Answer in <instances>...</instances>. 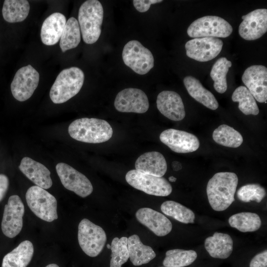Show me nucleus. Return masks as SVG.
<instances>
[{
    "label": "nucleus",
    "mask_w": 267,
    "mask_h": 267,
    "mask_svg": "<svg viewBox=\"0 0 267 267\" xmlns=\"http://www.w3.org/2000/svg\"><path fill=\"white\" fill-rule=\"evenodd\" d=\"M237 175L232 172H219L209 180L206 192L210 205L216 211L228 208L234 201L238 184Z\"/></svg>",
    "instance_id": "1"
},
{
    "label": "nucleus",
    "mask_w": 267,
    "mask_h": 267,
    "mask_svg": "<svg viewBox=\"0 0 267 267\" xmlns=\"http://www.w3.org/2000/svg\"><path fill=\"white\" fill-rule=\"evenodd\" d=\"M68 133L74 139L86 143H99L110 139L113 129L107 121L94 118H82L69 126Z\"/></svg>",
    "instance_id": "2"
},
{
    "label": "nucleus",
    "mask_w": 267,
    "mask_h": 267,
    "mask_svg": "<svg viewBox=\"0 0 267 267\" xmlns=\"http://www.w3.org/2000/svg\"><path fill=\"white\" fill-rule=\"evenodd\" d=\"M103 8L97 0H88L80 6L78 23L84 42L87 44L95 43L101 33Z\"/></svg>",
    "instance_id": "3"
},
{
    "label": "nucleus",
    "mask_w": 267,
    "mask_h": 267,
    "mask_svg": "<svg viewBox=\"0 0 267 267\" xmlns=\"http://www.w3.org/2000/svg\"><path fill=\"white\" fill-rule=\"evenodd\" d=\"M84 79V73L78 67H71L63 70L50 89L49 96L51 101L55 104L66 102L78 93Z\"/></svg>",
    "instance_id": "4"
},
{
    "label": "nucleus",
    "mask_w": 267,
    "mask_h": 267,
    "mask_svg": "<svg viewBox=\"0 0 267 267\" xmlns=\"http://www.w3.org/2000/svg\"><path fill=\"white\" fill-rule=\"evenodd\" d=\"M25 197L29 208L40 219L47 222L58 219L57 200L45 189L32 186L27 190Z\"/></svg>",
    "instance_id": "5"
},
{
    "label": "nucleus",
    "mask_w": 267,
    "mask_h": 267,
    "mask_svg": "<svg viewBox=\"0 0 267 267\" xmlns=\"http://www.w3.org/2000/svg\"><path fill=\"white\" fill-rule=\"evenodd\" d=\"M79 245L88 256L95 257L102 251L107 237L105 231L87 219H83L78 225Z\"/></svg>",
    "instance_id": "6"
},
{
    "label": "nucleus",
    "mask_w": 267,
    "mask_h": 267,
    "mask_svg": "<svg viewBox=\"0 0 267 267\" xmlns=\"http://www.w3.org/2000/svg\"><path fill=\"white\" fill-rule=\"evenodd\" d=\"M231 25L217 16H205L194 21L188 27L187 33L191 38H226L232 32Z\"/></svg>",
    "instance_id": "7"
},
{
    "label": "nucleus",
    "mask_w": 267,
    "mask_h": 267,
    "mask_svg": "<svg viewBox=\"0 0 267 267\" xmlns=\"http://www.w3.org/2000/svg\"><path fill=\"white\" fill-rule=\"evenodd\" d=\"M125 179L132 187L149 195L167 196L172 191L171 184L164 178L145 174L136 170L129 171L126 175Z\"/></svg>",
    "instance_id": "8"
},
{
    "label": "nucleus",
    "mask_w": 267,
    "mask_h": 267,
    "mask_svg": "<svg viewBox=\"0 0 267 267\" xmlns=\"http://www.w3.org/2000/svg\"><path fill=\"white\" fill-rule=\"evenodd\" d=\"M122 59L126 65L139 75L146 74L154 67L152 53L138 41L132 40L125 44Z\"/></svg>",
    "instance_id": "9"
},
{
    "label": "nucleus",
    "mask_w": 267,
    "mask_h": 267,
    "mask_svg": "<svg viewBox=\"0 0 267 267\" xmlns=\"http://www.w3.org/2000/svg\"><path fill=\"white\" fill-rule=\"evenodd\" d=\"M38 72L31 65L20 68L10 85L12 94L19 101L28 100L33 95L39 82Z\"/></svg>",
    "instance_id": "10"
},
{
    "label": "nucleus",
    "mask_w": 267,
    "mask_h": 267,
    "mask_svg": "<svg viewBox=\"0 0 267 267\" xmlns=\"http://www.w3.org/2000/svg\"><path fill=\"white\" fill-rule=\"evenodd\" d=\"M56 171L60 181L67 189L81 197L89 195L93 191L90 180L82 173L64 163H59Z\"/></svg>",
    "instance_id": "11"
},
{
    "label": "nucleus",
    "mask_w": 267,
    "mask_h": 267,
    "mask_svg": "<svg viewBox=\"0 0 267 267\" xmlns=\"http://www.w3.org/2000/svg\"><path fill=\"white\" fill-rule=\"evenodd\" d=\"M25 208L20 197L11 195L4 206L1 227L6 237L13 238L21 231L23 227V217Z\"/></svg>",
    "instance_id": "12"
},
{
    "label": "nucleus",
    "mask_w": 267,
    "mask_h": 267,
    "mask_svg": "<svg viewBox=\"0 0 267 267\" xmlns=\"http://www.w3.org/2000/svg\"><path fill=\"white\" fill-rule=\"evenodd\" d=\"M222 41L215 37L194 38L185 44L186 55L200 62L212 60L220 53Z\"/></svg>",
    "instance_id": "13"
},
{
    "label": "nucleus",
    "mask_w": 267,
    "mask_h": 267,
    "mask_svg": "<svg viewBox=\"0 0 267 267\" xmlns=\"http://www.w3.org/2000/svg\"><path fill=\"white\" fill-rule=\"evenodd\" d=\"M115 109L121 112L145 113L149 107L148 97L142 90L127 88L117 94L114 101Z\"/></svg>",
    "instance_id": "14"
},
{
    "label": "nucleus",
    "mask_w": 267,
    "mask_h": 267,
    "mask_svg": "<svg viewBox=\"0 0 267 267\" xmlns=\"http://www.w3.org/2000/svg\"><path fill=\"white\" fill-rule=\"evenodd\" d=\"M159 138L160 141L172 151L178 153L194 152L200 145L199 139L195 135L174 129L164 131Z\"/></svg>",
    "instance_id": "15"
},
{
    "label": "nucleus",
    "mask_w": 267,
    "mask_h": 267,
    "mask_svg": "<svg viewBox=\"0 0 267 267\" xmlns=\"http://www.w3.org/2000/svg\"><path fill=\"white\" fill-rule=\"evenodd\" d=\"M242 80L255 100L263 103L267 100V68L263 65H252L244 71Z\"/></svg>",
    "instance_id": "16"
},
{
    "label": "nucleus",
    "mask_w": 267,
    "mask_h": 267,
    "mask_svg": "<svg viewBox=\"0 0 267 267\" xmlns=\"http://www.w3.org/2000/svg\"><path fill=\"white\" fill-rule=\"evenodd\" d=\"M238 32L241 38L247 41L261 38L267 31V9H255L242 16Z\"/></svg>",
    "instance_id": "17"
},
{
    "label": "nucleus",
    "mask_w": 267,
    "mask_h": 267,
    "mask_svg": "<svg viewBox=\"0 0 267 267\" xmlns=\"http://www.w3.org/2000/svg\"><path fill=\"white\" fill-rule=\"evenodd\" d=\"M156 104L160 112L170 120L179 121L185 116L182 99L176 92L171 90L161 91L157 96Z\"/></svg>",
    "instance_id": "18"
},
{
    "label": "nucleus",
    "mask_w": 267,
    "mask_h": 267,
    "mask_svg": "<svg viewBox=\"0 0 267 267\" xmlns=\"http://www.w3.org/2000/svg\"><path fill=\"white\" fill-rule=\"evenodd\" d=\"M135 217L137 221L146 226L155 235L164 236L172 229L171 221L164 215L149 208L138 209Z\"/></svg>",
    "instance_id": "19"
},
{
    "label": "nucleus",
    "mask_w": 267,
    "mask_h": 267,
    "mask_svg": "<svg viewBox=\"0 0 267 267\" xmlns=\"http://www.w3.org/2000/svg\"><path fill=\"white\" fill-rule=\"evenodd\" d=\"M21 172L37 186L44 189H48L52 185L50 172L43 164L24 157L19 166Z\"/></svg>",
    "instance_id": "20"
},
{
    "label": "nucleus",
    "mask_w": 267,
    "mask_h": 267,
    "mask_svg": "<svg viewBox=\"0 0 267 267\" xmlns=\"http://www.w3.org/2000/svg\"><path fill=\"white\" fill-rule=\"evenodd\" d=\"M66 23L65 16L55 12L44 21L41 30L42 43L46 45L56 44L60 39Z\"/></svg>",
    "instance_id": "21"
},
{
    "label": "nucleus",
    "mask_w": 267,
    "mask_h": 267,
    "mask_svg": "<svg viewBox=\"0 0 267 267\" xmlns=\"http://www.w3.org/2000/svg\"><path fill=\"white\" fill-rule=\"evenodd\" d=\"M135 170L152 176L162 177L167 165L164 156L156 151L147 152L140 155L135 163Z\"/></svg>",
    "instance_id": "22"
},
{
    "label": "nucleus",
    "mask_w": 267,
    "mask_h": 267,
    "mask_svg": "<svg viewBox=\"0 0 267 267\" xmlns=\"http://www.w3.org/2000/svg\"><path fill=\"white\" fill-rule=\"evenodd\" d=\"M233 242L229 235L215 232L205 241V248L213 258L225 259L230 256L233 251Z\"/></svg>",
    "instance_id": "23"
},
{
    "label": "nucleus",
    "mask_w": 267,
    "mask_h": 267,
    "mask_svg": "<svg viewBox=\"0 0 267 267\" xmlns=\"http://www.w3.org/2000/svg\"><path fill=\"white\" fill-rule=\"evenodd\" d=\"M183 83L189 94L197 101L211 110L218 108L219 103L215 96L198 79L188 76L183 79Z\"/></svg>",
    "instance_id": "24"
},
{
    "label": "nucleus",
    "mask_w": 267,
    "mask_h": 267,
    "mask_svg": "<svg viewBox=\"0 0 267 267\" xmlns=\"http://www.w3.org/2000/svg\"><path fill=\"white\" fill-rule=\"evenodd\" d=\"M34 251L32 243L24 240L4 256L1 267H27L32 259Z\"/></svg>",
    "instance_id": "25"
},
{
    "label": "nucleus",
    "mask_w": 267,
    "mask_h": 267,
    "mask_svg": "<svg viewBox=\"0 0 267 267\" xmlns=\"http://www.w3.org/2000/svg\"><path fill=\"white\" fill-rule=\"evenodd\" d=\"M128 246L130 261L135 266L147 264L156 257L153 249L144 245L136 234L128 238Z\"/></svg>",
    "instance_id": "26"
},
{
    "label": "nucleus",
    "mask_w": 267,
    "mask_h": 267,
    "mask_svg": "<svg viewBox=\"0 0 267 267\" xmlns=\"http://www.w3.org/2000/svg\"><path fill=\"white\" fill-rule=\"evenodd\" d=\"M30 11V4L26 0H5L2 9L3 19L9 23L24 21Z\"/></svg>",
    "instance_id": "27"
},
{
    "label": "nucleus",
    "mask_w": 267,
    "mask_h": 267,
    "mask_svg": "<svg viewBox=\"0 0 267 267\" xmlns=\"http://www.w3.org/2000/svg\"><path fill=\"white\" fill-rule=\"evenodd\" d=\"M229 225L242 232L258 230L262 224L261 220L256 213L242 212L233 215L228 219Z\"/></svg>",
    "instance_id": "28"
},
{
    "label": "nucleus",
    "mask_w": 267,
    "mask_h": 267,
    "mask_svg": "<svg viewBox=\"0 0 267 267\" xmlns=\"http://www.w3.org/2000/svg\"><path fill=\"white\" fill-rule=\"evenodd\" d=\"M81 30L78 20L73 17L66 21L60 41L62 52L76 47L81 41Z\"/></svg>",
    "instance_id": "29"
},
{
    "label": "nucleus",
    "mask_w": 267,
    "mask_h": 267,
    "mask_svg": "<svg viewBox=\"0 0 267 267\" xmlns=\"http://www.w3.org/2000/svg\"><path fill=\"white\" fill-rule=\"evenodd\" d=\"M213 138L218 144L231 148L240 146L243 139L241 134L227 125H221L213 133Z\"/></svg>",
    "instance_id": "30"
},
{
    "label": "nucleus",
    "mask_w": 267,
    "mask_h": 267,
    "mask_svg": "<svg viewBox=\"0 0 267 267\" xmlns=\"http://www.w3.org/2000/svg\"><path fill=\"white\" fill-rule=\"evenodd\" d=\"M197 257V253L194 250H170L166 253L163 265L165 267H184L193 263Z\"/></svg>",
    "instance_id": "31"
},
{
    "label": "nucleus",
    "mask_w": 267,
    "mask_h": 267,
    "mask_svg": "<svg viewBox=\"0 0 267 267\" xmlns=\"http://www.w3.org/2000/svg\"><path fill=\"white\" fill-rule=\"evenodd\" d=\"M233 102H239L238 108L245 115H257L259 109L252 94L245 86H239L233 91L232 97Z\"/></svg>",
    "instance_id": "32"
},
{
    "label": "nucleus",
    "mask_w": 267,
    "mask_h": 267,
    "mask_svg": "<svg viewBox=\"0 0 267 267\" xmlns=\"http://www.w3.org/2000/svg\"><path fill=\"white\" fill-rule=\"evenodd\" d=\"M231 66V61L222 57L219 58L212 66L210 76L214 82L215 89L220 93L225 92L227 89L226 76Z\"/></svg>",
    "instance_id": "33"
},
{
    "label": "nucleus",
    "mask_w": 267,
    "mask_h": 267,
    "mask_svg": "<svg viewBox=\"0 0 267 267\" xmlns=\"http://www.w3.org/2000/svg\"><path fill=\"white\" fill-rule=\"evenodd\" d=\"M161 210L165 215L184 223H193L195 215L190 209L174 201H166L161 205Z\"/></svg>",
    "instance_id": "34"
},
{
    "label": "nucleus",
    "mask_w": 267,
    "mask_h": 267,
    "mask_svg": "<svg viewBox=\"0 0 267 267\" xmlns=\"http://www.w3.org/2000/svg\"><path fill=\"white\" fill-rule=\"evenodd\" d=\"M111 259L110 267H121L129 258L128 246V238L122 237L120 239L117 237L112 241L111 248Z\"/></svg>",
    "instance_id": "35"
},
{
    "label": "nucleus",
    "mask_w": 267,
    "mask_h": 267,
    "mask_svg": "<svg viewBox=\"0 0 267 267\" xmlns=\"http://www.w3.org/2000/svg\"><path fill=\"white\" fill-rule=\"evenodd\" d=\"M265 188L259 184H248L241 186L237 191V196L244 202L254 201L260 203L266 196Z\"/></svg>",
    "instance_id": "36"
},
{
    "label": "nucleus",
    "mask_w": 267,
    "mask_h": 267,
    "mask_svg": "<svg viewBox=\"0 0 267 267\" xmlns=\"http://www.w3.org/2000/svg\"><path fill=\"white\" fill-rule=\"evenodd\" d=\"M162 1V0H134L133 2L134 7L138 11L145 12L149 9L151 4Z\"/></svg>",
    "instance_id": "37"
},
{
    "label": "nucleus",
    "mask_w": 267,
    "mask_h": 267,
    "mask_svg": "<svg viewBox=\"0 0 267 267\" xmlns=\"http://www.w3.org/2000/svg\"><path fill=\"white\" fill-rule=\"evenodd\" d=\"M250 267H267V250L256 255L251 261Z\"/></svg>",
    "instance_id": "38"
},
{
    "label": "nucleus",
    "mask_w": 267,
    "mask_h": 267,
    "mask_svg": "<svg viewBox=\"0 0 267 267\" xmlns=\"http://www.w3.org/2000/svg\"><path fill=\"white\" fill-rule=\"evenodd\" d=\"M9 186V180L4 174H0V202L4 197Z\"/></svg>",
    "instance_id": "39"
},
{
    "label": "nucleus",
    "mask_w": 267,
    "mask_h": 267,
    "mask_svg": "<svg viewBox=\"0 0 267 267\" xmlns=\"http://www.w3.org/2000/svg\"><path fill=\"white\" fill-rule=\"evenodd\" d=\"M172 167L174 171H178L180 170L181 168V164L178 161H175L172 162Z\"/></svg>",
    "instance_id": "40"
},
{
    "label": "nucleus",
    "mask_w": 267,
    "mask_h": 267,
    "mask_svg": "<svg viewBox=\"0 0 267 267\" xmlns=\"http://www.w3.org/2000/svg\"><path fill=\"white\" fill-rule=\"evenodd\" d=\"M169 180L170 181H171V182H175L177 180V178L173 177V176H171L169 178Z\"/></svg>",
    "instance_id": "41"
},
{
    "label": "nucleus",
    "mask_w": 267,
    "mask_h": 267,
    "mask_svg": "<svg viewBox=\"0 0 267 267\" xmlns=\"http://www.w3.org/2000/svg\"><path fill=\"white\" fill-rule=\"evenodd\" d=\"M45 267H59L55 264H50L47 265Z\"/></svg>",
    "instance_id": "42"
},
{
    "label": "nucleus",
    "mask_w": 267,
    "mask_h": 267,
    "mask_svg": "<svg viewBox=\"0 0 267 267\" xmlns=\"http://www.w3.org/2000/svg\"><path fill=\"white\" fill-rule=\"evenodd\" d=\"M107 248L110 249L111 248V245H110L109 244H107L106 245Z\"/></svg>",
    "instance_id": "43"
}]
</instances>
